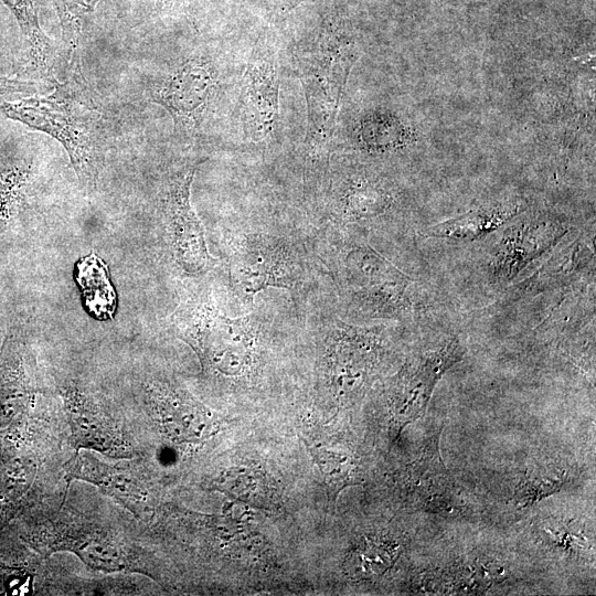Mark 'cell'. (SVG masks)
<instances>
[{"instance_id":"1","label":"cell","mask_w":596,"mask_h":596,"mask_svg":"<svg viewBox=\"0 0 596 596\" xmlns=\"http://www.w3.org/2000/svg\"><path fill=\"white\" fill-rule=\"evenodd\" d=\"M68 73L64 82H53L55 89L49 96L0 103V116L56 139L65 148L82 188L92 192L110 147V128L81 67Z\"/></svg>"},{"instance_id":"2","label":"cell","mask_w":596,"mask_h":596,"mask_svg":"<svg viewBox=\"0 0 596 596\" xmlns=\"http://www.w3.org/2000/svg\"><path fill=\"white\" fill-rule=\"evenodd\" d=\"M179 338L196 352L205 371L226 377L246 374L272 322L262 312L228 317L203 294L185 301L173 316Z\"/></svg>"},{"instance_id":"3","label":"cell","mask_w":596,"mask_h":596,"mask_svg":"<svg viewBox=\"0 0 596 596\" xmlns=\"http://www.w3.org/2000/svg\"><path fill=\"white\" fill-rule=\"evenodd\" d=\"M337 273L349 306L361 318L402 320L417 309L415 281L366 244L345 245Z\"/></svg>"},{"instance_id":"4","label":"cell","mask_w":596,"mask_h":596,"mask_svg":"<svg viewBox=\"0 0 596 596\" xmlns=\"http://www.w3.org/2000/svg\"><path fill=\"white\" fill-rule=\"evenodd\" d=\"M228 278L237 298L253 302L266 288L297 290L307 278L302 256L289 237L268 233L237 236L228 257Z\"/></svg>"},{"instance_id":"5","label":"cell","mask_w":596,"mask_h":596,"mask_svg":"<svg viewBox=\"0 0 596 596\" xmlns=\"http://www.w3.org/2000/svg\"><path fill=\"white\" fill-rule=\"evenodd\" d=\"M204 159H188L166 175L158 193V209L174 262L188 275L199 276L210 268L204 228L191 202L190 189Z\"/></svg>"},{"instance_id":"6","label":"cell","mask_w":596,"mask_h":596,"mask_svg":"<svg viewBox=\"0 0 596 596\" xmlns=\"http://www.w3.org/2000/svg\"><path fill=\"white\" fill-rule=\"evenodd\" d=\"M462 355L460 341L453 338L439 348L413 355L390 380L385 396L397 434L424 415L436 384Z\"/></svg>"},{"instance_id":"7","label":"cell","mask_w":596,"mask_h":596,"mask_svg":"<svg viewBox=\"0 0 596 596\" xmlns=\"http://www.w3.org/2000/svg\"><path fill=\"white\" fill-rule=\"evenodd\" d=\"M216 87V70L206 57L184 61L169 74L150 81V99L172 117L174 134L192 137L202 123Z\"/></svg>"},{"instance_id":"8","label":"cell","mask_w":596,"mask_h":596,"mask_svg":"<svg viewBox=\"0 0 596 596\" xmlns=\"http://www.w3.org/2000/svg\"><path fill=\"white\" fill-rule=\"evenodd\" d=\"M329 375L341 393L352 392L371 373L387 339V326L355 324L338 317L322 324Z\"/></svg>"},{"instance_id":"9","label":"cell","mask_w":596,"mask_h":596,"mask_svg":"<svg viewBox=\"0 0 596 596\" xmlns=\"http://www.w3.org/2000/svg\"><path fill=\"white\" fill-rule=\"evenodd\" d=\"M488 252L487 270L497 285L510 284L566 235L565 224L547 216L507 224Z\"/></svg>"},{"instance_id":"10","label":"cell","mask_w":596,"mask_h":596,"mask_svg":"<svg viewBox=\"0 0 596 596\" xmlns=\"http://www.w3.org/2000/svg\"><path fill=\"white\" fill-rule=\"evenodd\" d=\"M279 78L276 57L268 47H255L242 78L244 130L252 141L273 137L278 117Z\"/></svg>"},{"instance_id":"11","label":"cell","mask_w":596,"mask_h":596,"mask_svg":"<svg viewBox=\"0 0 596 596\" xmlns=\"http://www.w3.org/2000/svg\"><path fill=\"white\" fill-rule=\"evenodd\" d=\"M392 202L391 192L379 178L353 172L333 182L329 214L334 225L345 227L383 215Z\"/></svg>"},{"instance_id":"12","label":"cell","mask_w":596,"mask_h":596,"mask_svg":"<svg viewBox=\"0 0 596 596\" xmlns=\"http://www.w3.org/2000/svg\"><path fill=\"white\" fill-rule=\"evenodd\" d=\"M64 467L67 485L74 479L87 481L136 514L146 510L147 491L131 475L128 467H123L120 464L109 465L89 453L78 450Z\"/></svg>"},{"instance_id":"13","label":"cell","mask_w":596,"mask_h":596,"mask_svg":"<svg viewBox=\"0 0 596 596\" xmlns=\"http://www.w3.org/2000/svg\"><path fill=\"white\" fill-rule=\"evenodd\" d=\"M149 396L164 430L173 439L198 441L212 432V415L207 408L170 385L152 384Z\"/></svg>"},{"instance_id":"14","label":"cell","mask_w":596,"mask_h":596,"mask_svg":"<svg viewBox=\"0 0 596 596\" xmlns=\"http://www.w3.org/2000/svg\"><path fill=\"white\" fill-rule=\"evenodd\" d=\"M520 212V206L512 203L479 209L440 222L429 227L426 235L458 242L477 241L493 234Z\"/></svg>"},{"instance_id":"15","label":"cell","mask_w":596,"mask_h":596,"mask_svg":"<svg viewBox=\"0 0 596 596\" xmlns=\"http://www.w3.org/2000/svg\"><path fill=\"white\" fill-rule=\"evenodd\" d=\"M14 15L20 31L29 45L31 61L43 77L52 81L56 61L55 46L42 31L36 0H0Z\"/></svg>"},{"instance_id":"16","label":"cell","mask_w":596,"mask_h":596,"mask_svg":"<svg viewBox=\"0 0 596 596\" xmlns=\"http://www.w3.org/2000/svg\"><path fill=\"white\" fill-rule=\"evenodd\" d=\"M400 544L386 536H365L352 549L344 570L352 578L379 579L395 563Z\"/></svg>"},{"instance_id":"17","label":"cell","mask_w":596,"mask_h":596,"mask_svg":"<svg viewBox=\"0 0 596 596\" xmlns=\"http://www.w3.org/2000/svg\"><path fill=\"white\" fill-rule=\"evenodd\" d=\"M594 260V248L582 238H577L560 249L542 265L531 280V288L566 286L574 281Z\"/></svg>"},{"instance_id":"18","label":"cell","mask_w":596,"mask_h":596,"mask_svg":"<svg viewBox=\"0 0 596 596\" xmlns=\"http://www.w3.org/2000/svg\"><path fill=\"white\" fill-rule=\"evenodd\" d=\"M65 405L71 419V426L77 448L86 447L102 451H111L118 448V439L113 430L106 426L103 418L92 411L87 401L76 391L64 394Z\"/></svg>"},{"instance_id":"19","label":"cell","mask_w":596,"mask_h":596,"mask_svg":"<svg viewBox=\"0 0 596 596\" xmlns=\"http://www.w3.org/2000/svg\"><path fill=\"white\" fill-rule=\"evenodd\" d=\"M28 169L14 152L0 148V234H3L24 205Z\"/></svg>"},{"instance_id":"20","label":"cell","mask_w":596,"mask_h":596,"mask_svg":"<svg viewBox=\"0 0 596 596\" xmlns=\"http://www.w3.org/2000/svg\"><path fill=\"white\" fill-rule=\"evenodd\" d=\"M103 262L94 254L77 264V281L81 285L85 305L100 319L110 317L116 307L115 294L109 284Z\"/></svg>"},{"instance_id":"21","label":"cell","mask_w":596,"mask_h":596,"mask_svg":"<svg viewBox=\"0 0 596 596\" xmlns=\"http://www.w3.org/2000/svg\"><path fill=\"white\" fill-rule=\"evenodd\" d=\"M302 441L321 473L330 502L334 503L344 488L361 483L358 468L351 457L311 446L305 439Z\"/></svg>"},{"instance_id":"22","label":"cell","mask_w":596,"mask_h":596,"mask_svg":"<svg viewBox=\"0 0 596 596\" xmlns=\"http://www.w3.org/2000/svg\"><path fill=\"white\" fill-rule=\"evenodd\" d=\"M566 481V471L532 469L521 478L514 494L519 508L532 505L536 501L561 490Z\"/></svg>"},{"instance_id":"23","label":"cell","mask_w":596,"mask_h":596,"mask_svg":"<svg viewBox=\"0 0 596 596\" xmlns=\"http://www.w3.org/2000/svg\"><path fill=\"white\" fill-rule=\"evenodd\" d=\"M57 13L63 25V36L65 46L68 47V55H76L78 36L81 33L82 18L91 13L98 0H54Z\"/></svg>"},{"instance_id":"24","label":"cell","mask_w":596,"mask_h":596,"mask_svg":"<svg viewBox=\"0 0 596 596\" xmlns=\"http://www.w3.org/2000/svg\"><path fill=\"white\" fill-rule=\"evenodd\" d=\"M36 92L38 84L34 82L0 77V96L14 93L35 94Z\"/></svg>"},{"instance_id":"25","label":"cell","mask_w":596,"mask_h":596,"mask_svg":"<svg viewBox=\"0 0 596 596\" xmlns=\"http://www.w3.org/2000/svg\"><path fill=\"white\" fill-rule=\"evenodd\" d=\"M283 4L287 10H290L291 8L296 7L298 3H300L304 0H281Z\"/></svg>"},{"instance_id":"26","label":"cell","mask_w":596,"mask_h":596,"mask_svg":"<svg viewBox=\"0 0 596 596\" xmlns=\"http://www.w3.org/2000/svg\"><path fill=\"white\" fill-rule=\"evenodd\" d=\"M169 0H159V4H162V3H166L168 2Z\"/></svg>"}]
</instances>
